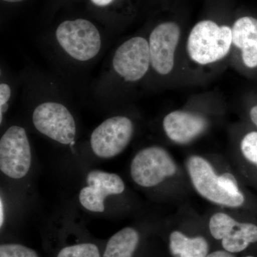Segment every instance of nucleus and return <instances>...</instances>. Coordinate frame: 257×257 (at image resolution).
I'll return each instance as SVG.
<instances>
[{"mask_svg":"<svg viewBox=\"0 0 257 257\" xmlns=\"http://www.w3.org/2000/svg\"><path fill=\"white\" fill-rule=\"evenodd\" d=\"M231 43L232 30L229 27L204 20L191 31L187 50L192 60L205 65L224 58L229 53Z\"/></svg>","mask_w":257,"mask_h":257,"instance_id":"f257e3e1","label":"nucleus"},{"mask_svg":"<svg viewBox=\"0 0 257 257\" xmlns=\"http://www.w3.org/2000/svg\"><path fill=\"white\" fill-rule=\"evenodd\" d=\"M59 45L74 60L87 62L100 52L101 35L89 20H67L59 25L55 32Z\"/></svg>","mask_w":257,"mask_h":257,"instance_id":"f03ea898","label":"nucleus"},{"mask_svg":"<svg viewBox=\"0 0 257 257\" xmlns=\"http://www.w3.org/2000/svg\"><path fill=\"white\" fill-rule=\"evenodd\" d=\"M32 163L31 147L26 130L20 126L8 128L0 140V170L12 179L28 175Z\"/></svg>","mask_w":257,"mask_h":257,"instance_id":"7ed1b4c3","label":"nucleus"},{"mask_svg":"<svg viewBox=\"0 0 257 257\" xmlns=\"http://www.w3.org/2000/svg\"><path fill=\"white\" fill-rule=\"evenodd\" d=\"M177 172V166L165 149L150 147L134 157L130 167L132 178L144 187H155Z\"/></svg>","mask_w":257,"mask_h":257,"instance_id":"20e7f679","label":"nucleus"},{"mask_svg":"<svg viewBox=\"0 0 257 257\" xmlns=\"http://www.w3.org/2000/svg\"><path fill=\"white\" fill-rule=\"evenodd\" d=\"M32 122L40 133L62 145L73 143L75 138V120L60 103L47 101L39 104L33 111Z\"/></svg>","mask_w":257,"mask_h":257,"instance_id":"39448f33","label":"nucleus"},{"mask_svg":"<svg viewBox=\"0 0 257 257\" xmlns=\"http://www.w3.org/2000/svg\"><path fill=\"white\" fill-rule=\"evenodd\" d=\"M134 133L131 119L115 116L104 120L92 132L90 145L98 157L109 159L117 156L128 146Z\"/></svg>","mask_w":257,"mask_h":257,"instance_id":"423d86ee","label":"nucleus"},{"mask_svg":"<svg viewBox=\"0 0 257 257\" xmlns=\"http://www.w3.org/2000/svg\"><path fill=\"white\" fill-rule=\"evenodd\" d=\"M187 168L194 188L208 200L230 207H240L244 202L243 194L233 195L221 187L219 177L210 164L202 157H190Z\"/></svg>","mask_w":257,"mask_h":257,"instance_id":"0eeeda50","label":"nucleus"},{"mask_svg":"<svg viewBox=\"0 0 257 257\" xmlns=\"http://www.w3.org/2000/svg\"><path fill=\"white\" fill-rule=\"evenodd\" d=\"M151 64L150 46L146 39L135 37L121 44L115 52L112 67L126 82L143 78Z\"/></svg>","mask_w":257,"mask_h":257,"instance_id":"6e6552de","label":"nucleus"},{"mask_svg":"<svg viewBox=\"0 0 257 257\" xmlns=\"http://www.w3.org/2000/svg\"><path fill=\"white\" fill-rule=\"evenodd\" d=\"M179 37L180 29L172 22L160 24L152 32L149 40L150 59L157 73L166 75L172 72Z\"/></svg>","mask_w":257,"mask_h":257,"instance_id":"1a4fd4ad","label":"nucleus"},{"mask_svg":"<svg viewBox=\"0 0 257 257\" xmlns=\"http://www.w3.org/2000/svg\"><path fill=\"white\" fill-rule=\"evenodd\" d=\"M88 185L81 189L79 200L83 207L93 212L104 211V200L109 195L121 194L124 183L119 175L94 170L88 174Z\"/></svg>","mask_w":257,"mask_h":257,"instance_id":"9d476101","label":"nucleus"},{"mask_svg":"<svg viewBox=\"0 0 257 257\" xmlns=\"http://www.w3.org/2000/svg\"><path fill=\"white\" fill-rule=\"evenodd\" d=\"M207 122L200 115L175 111L165 116L163 127L167 137L178 144L190 143L204 133Z\"/></svg>","mask_w":257,"mask_h":257,"instance_id":"9b49d317","label":"nucleus"},{"mask_svg":"<svg viewBox=\"0 0 257 257\" xmlns=\"http://www.w3.org/2000/svg\"><path fill=\"white\" fill-rule=\"evenodd\" d=\"M233 44L241 49L243 63L249 68L257 67V20L243 17L232 28Z\"/></svg>","mask_w":257,"mask_h":257,"instance_id":"f8f14e48","label":"nucleus"},{"mask_svg":"<svg viewBox=\"0 0 257 257\" xmlns=\"http://www.w3.org/2000/svg\"><path fill=\"white\" fill-rule=\"evenodd\" d=\"M170 249L179 257H207L208 243L202 236L189 238L182 232L175 231L170 234Z\"/></svg>","mask_w":257,"mask_h":257,"instance_id":"ddd939ff","label":"nucleus"},{"mask_svg":"<svg viewBox=\"0 0 257 257\" xmlns=\"http://www.w3.org/2000/svg\"><path fill=\"white\" fill-rule=\"evenodd\" d=\"M139 240L138 231L133 228L120 230L109 239L103 257H133Z\"/></svg>","mask_w":257,"mask_h":257,"instance_id":"4468645a","label":"nucleus"},{"mask_svg":"<svg viewBox=\"0 0 257 257\" xmlns=\"http://www.w3.org/2000/svg\"><path fill=\"white\" fill-rule=\"evenodd\" d=\"M222 240V246L231 253L241 252L251 243L257 241V226L250 223L238 222L236 227Z\"/></svg>","mask_w":257,"mask_h":257,"instance_id":"2eb2a0df","label":"nucleus"},{"mask_svg":"<svg viewBox=\"0 0 257 257\" xmlns=\"http://www.w3.org/2000/svg\"><path fill=\"white\" fill-rule=\"evenodd\" d=\"M238 222L224 213H216L209 221V230L216 239H224L234 229Z\"/></svg>","mask_w":257,"mask_h":257,"instance_id":"dca6fc26","label":"nucleus"},{"mask_svg":"<svg viewBox=\"0 0 257 257\" xmlns=\"http://www.w3.org/2000/svg\"><path fill=\"white\" fill-rule=\"evenodd\" d=\"M57 257H100V254L96 245L84 243L62 248Z\"/></svg>","mask_w":257,"mask_h":257,"instance_id":"f3484780","label":"nucleus"},{"mask_svg":"<svg viewBox=\"0 0 257 257\" xmlns=\"http://www.w3.org/2000/svg\"><path fill=\"white\" fill-rule=\"evenodd\" d=\"M0 257H38L31 248L21 244L7 243L0 246Z\"/></svg>","mask_w":257,"mask_h":257,"instance_id":"a211bd4d","label":"nucleus"},{"mask_svg":"<svg viewBox=\"0 0 257 257\" xmlns=\"http://www.w3.org/2000/svg\"><path fill=\"white\" fill-rule=\"evenodd\" d=\"M241 150L243 156L251 163L257 165V133L252 132L243 138Z\"/></svg>","mask_w":257,"mask_h":257,"instance_id":"6ab92c4d","label":"nucleus"},{"mask_svg":"<svg viewBox=\"0 0 257 257\" xmlns=\"http://www.w3.org/2000/svg\"><path fill=\"white\" fill-rule=\"evenodd\" d=\"M219 184L226 192L233 194V195H241L240 192L239 187H238L237 182L234 176L230 173H224L219 177Z\"/></svg>","mask_w":257,"mask_h":257,"instance_id":"aec40b11","label":"nucleus"},{"mask_svg":"<svg viewBox=\"0 0 257 257\" xmlns=\"http://www.w3.org/2000/svg\"><path fill=\"white\" fill-rule=\"evenodd\" d=\"M11 88L6 83L0 84V121H3V114L6 111L8 106V101L11 96Z\"/></svg>","mask_w":257,"mask_h":257,"instance_id":"412c9836","label":"nucleus"},{"mask_svg":"<svg viewBox=\"0 0 257 257\" xmlns=\"http://www.w3.org/2000/svg\"><path fill=\"white\" fill-rule=\"evenodd\" d=\"M207 257H236L232 254V253L229 252V251H222V250H220V251H214V252L209 253V254L207 255Z\"/></svg>","mask_w":257,"mask_h":257,"instance_id":"4be33fe9","label":"nucleus"},{"mask_svg":"<svg viewBox=\"0 0 257 257\" xmlns=\"http://www.w3.org/2000/svg\"><path fill=\"white\" fill-rule=\"evenodd\" d=\"M91 2L97 7H106L110 5L114 0H90Z\"/></svg>","mask_w":257,"mask_h":257,"instance_id":"5701e85b","label":"nucleus"},{"mask_svg":"<svg viewBox=\"0 0 257 257\" xmlns=\"http://www.w3.org/2000/svg\"><path fill=\"white\" fill-rule=\"evenodd\" d=\"M250 117L253 124L257 126V106H253L250 111Z\"/></svg>","mask_w":257,"mask_h":257,"instance_id":"b1692460","label":"nucleus"},{"mask_svg":"<svg viewBox=\"0 0 257 257\" xmlns=\"http://www.w3.org/2000/svg\"><path fill=\"white\" fill-rule=\"evenodd\" d=\"M0 226H3V222H4V207H3V199H1L0 201Z\"/></svg>","mask_w":257,"mask_h":257,"instance_id":"393cba45","label":"nucleus"},{"mask_svg":"<svg viewBox=\"0 0 257 257\" xmlns=\"http://www.w3.org/2000/svg\"><path fill=\"white\" fill-rule=\"evenodd\" d=\"M3 1L8 2V3H20L23 0H3Z\"/></svg>","mask_w":257,"mask_h":257,"instance_id":"a878e982","label":"nucleus"},{"mask_svg":"<svg viewBox=\"0 0 257 257\" xmlns=\"http://www.w3.org/2000/svg\"><path fill=\"white\" fill-rule=\"evenodd\" d=\"M246 257H254V256H246Z\"/></svg>","mask_w":257,"mask_h":257,"instance_id":"bb28decb","label":"nucleus"}]
</instances>
